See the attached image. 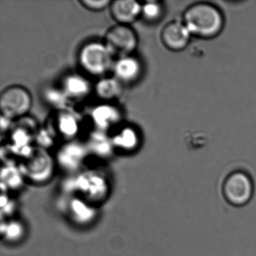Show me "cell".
<instances>
[{"instance_id":"1","label":"cell","mask_w":256,"mask_h":256,"mask_svg":"<svg viewBox=\"0 0 256 256\" xmlns=\"http://www.w3.org/2000/svg\"><path fill=\"white\" fill-rule=\"evenodd\" d=\"M182 22L192 37L211 40L224 29V16L218 7L210 2H196L186 10Z\"/></svg>"},{"instance_id":"2","label":"cell","mask_w":256,"mask_h":256,"mask_svg":"<svg viewBox=\"0 0 256 256\" xmlns=\"http://www.w3.org/2000/svg\"><path fill=\"white\" fill-rule=\"evenodd\" d=\"M114 56L103 42H90L80 48L78 60L86 74L101 78L113 70Z\"/></svg>"},{"instance_id":"3","label":"cell","mask_w":256,"mask_h":256,"mask_svg":"<svg viewBox=\"0 0 256 256\" xmlns=\"http://www.w3.org/2000/svg\"><path fill=\"white\" fill-rule=\"evenodd\" d=\"M221 188L223 198L229 205L234 208H244L252 200L254 180L248 172L234 170L223 180Z\"/></svg>"},{"instance_id":"4","label":"cell","mask_w":256,"mask_h":256,"mask_svg":"<svg viewBox=\"0 0 256 256\" xmlns=\"http://www.w3.org/2000/svg\"><path fill=\"white\" fill-rule=\"evenodd\" d=\"M32 97L30 91L20 85H11L0 95L2 116L12 120L24 118L32 108Z\"/></svg>"},{"instance_id":"5","label":"cell","mask_w":256,"mask_h":256,"mask_svg":"<svg viewBox=\"0 0 256 256\" xmlns=\"http://www.w3.org/2000/svg\"><path fill=\"white\" fill-rule=\"evenodd\" d=\"M103 42L114 56H128L137 48L138 38L134 30L128 25L116 24L109 28Z\"/></svg>"},{"instance_id":"6","label":"cell","mask_w":256,"mask_h":256,"mask_svg":"<svg viewBox=\"0 0 256 256\" xmlns=\"http://www.w3.org/2000/svg\"><path fill=\"white\" fill-rule=\"evenodd\" d=\"M192 36L182 20H173L164 25L160 34L163 46L170 52H179L186 48Z\"/></svg>"},{"instance_id":"7","label":"cell","mask_w":256,"mask_h":256,"mask_svg":"<svg viewBox=\"0 0 256 256\" xmlns=\"http://www.w3.org/2000/svg\"><path fill=\"white\" fill-rule=\"evenodd\" d=\"M24 158V170L31 178H46L53 170V158L46 149L36 146Z\"/></svg>"},{"instance_id":"8","label":"cell","mask_w":256,"mask_h":256,"mask_svg":"<svg viewBox=\"0 0 256 256\" xmlns=\"http://www.w3.org/2000/svg\"><path fill=\"white\" fill-rule=\"evenodd\" d=\"M89 154L86 144L78 140L66 142L56 152V162L67 170L80 167Z\"/></svg>"},{"instance_id":"9","label":"cell","mask_w":256,"mask_h":256,"mask_svg":"<svg viewBox=\"0 0 256 256\" xmlns=\"http://www.w3.org/2000/svg\"><path fill=\"white\" fill-rule=\"evenodd\" d=\"M90 116L95 130L106 132L118 126L122 120L120 109L109 102H103L95 106Z\"/></svg>"},{"instance_id":"10","label":"cell","mask_w":256,"mask_h":256,"mask_svg":"<svg viewBox=\"0 0 256 256\" xmlns=\"http://www.w3.org/2000/svg\"><path fill=\"white\" fill-rule=\"evenodd\" d=\"M114 77L122 85L137 82L143 72L142 62L132 55L119 58L113 66Z\"/></svg>"},{"instance_id":"11","label":"cell","mask_w":256,"mask_h":256,"mask_svg":"<svg viewBox=\"0 0 256 256\" xmlns=\"http://www.w3.org/2000/svg\"><path fill=\"white\" fill-rule=\"evenodd\" d=\"M109 12L116 24L130 26L140 18L142 4L134 0H115L110 2Z\"/></svg>"},{"instance_id":"12","label":"cell","mask_w":256,"mask_h":256,"mask_svg":"<svg viewBox=\"0 0 256 256\" xmlns=\"http://www.w3.org/2000/svg\"><path fill=\"white\" fill-rule=\"evenodd\" d=\"M61 90L68 100H84L94 90L91 82L80 74H70L64 78Z\"/></svg>"},{"instance_id":"13","label":"cell","mask_w":256,"mask_h":256,"mask_svg":"<svg viewBox=\"0 0 256 256\" xmlns=\"http://www.w3.org/2000/svg\"><path fill=\"white\" fill-rule=\"evenodd\" d=\"M86 148L89 154L101 158H108L116 150L112 142V136L106 132L94 130L86 138Z\"/></svg>"},{"instance_id":"14","label":"cell","mask_w":256,"mask_h":256,"mask_svg":"<svg viewBox=\"0 0 256 256\" xmlns=\"http://www.w3.org/2000/svg\"><path fill=\"white\" fill-rule=\"evenodd\" d=\"M80 131L78 118L72 112L59 110L54 122V132L66 142L76 140Z\"/></svg>"},{"instance_id":"15","label":"cell","mask_w":256,"mask_h":256,"mask_svg":"<svg viewBox=\"0 0 256 256\" xmlns=\"http://www.w3.org/2000/svg\"><path fill=\"white\" fill-rule=\"evenodd\" d=\"M115 150L130 152L136 150L140 143L138 132L134 127L126 126L112 136Z\"/></svg>"},{"instance_id":"16","label":"cell","mask_w":256,"mask_h":256,"mask_svg":"<svg viewBox=\"0 0 256 256\" xmlns=\"http://www.w3.org/2000/svg\"><path fill=\"white\" fill-rule=\"evenodd\" d=\"M122 90V84L114 76L101 78L94 86L97 97L104 102H110L116 100L121 95Z\"/></svg>"},{"instance_id":"17","label":"cell","mask_w":256,"mask_h":256,"mask_svg":"<svg viewBox=\"0 0 256 256\" xmlns=\"http://www.w3.org/2000/svg\"><path fill=\"white\" fill-rule=\"evenodd\" d=\"M166 7L160 1H146L142 4L140 18L150 24L158 23L164 17Z\"/></svg>"},{"instance_id":"18","label":"cell","mask_w":256,"mask_h":256,"mask_svg":"<svg viewBox=\"0 0 256 256\" xmlns=\"http://www.w3.org/2000/svg\"><path fill=\"white\" fill-rule=\"evenodd\" d=\"M48 102L52 106L59 108V110H65L64 106H66L67 101H68V97L64 94L62 90H49L47 95Z\"/></svg>"},{"instance_id":"19","label":"cell","mask_w":256,"mask_h":256,"mask_svg":"<svg viewBox=\"0 0 256 256\" xmlns=\"http://www.w3.org/2000/svg\"><path fill=\"white\" fill-rule=\"evenodd\" d=\"M112 1L110 0H80L79 4L88 11L98 12L109 8Z\"/></svg>"},{"instance_id":"20","label":"cell","mask_w":256,"mask_h":256,"mask_svg":"<svg viewBox=\"0 0 256 256\" xmlns=\"http://www.w3.org/2000/svg\"><path fill=\"white\" fill-rule=\"evenodd\" d=\"M12 120L2 116V118H1V132H2V134L12 128Z\"/></svg>"}]
</instances>
